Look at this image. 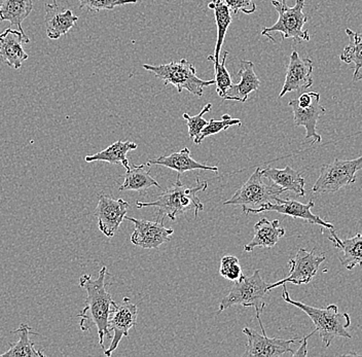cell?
Listing matches in <instances>:
<instances>
[{
    "instance_id": "obj_28",
    "label": "cell",
    "mask_w": 362,
    "mask_h": 357,
    "mask_svg": "<svg viewBox=\"0 0 362 357\" xmlns=\"http://www.w3.org/2000/svg\"><path fill=\"white\" fill-rule=\"evenodd\" d=\"M33 329L28 324L21 323L19 329L11 333L17 334L19 341L15 344H11L10 349L4 353L0 354V357H45L44 352L38 351L34 343L31 341L30 334Z\"/></svg>"
},
{
    "instance_id": "obj_13",
    "label": "cell",
    "mask_w": 362,
    "mask_h": 357,
    "mask_svg": "<svg viewBox=\"0 0 362 357\" xmlns=\"http://www.w3.org/2000/svg\"><path fill=\"white\" fill-rule=\"evenodd\" d=\"M127 221L134 223L131 242L144 250H158L162 244L171 241L174 230L165 227L164 221H149L127 216Z\"/></svg>"
},
{
    "instance_id": "obj_8",
    "label": "cell",
    "mask_w": 362,
    "mask_h": 357,
    "mask_svg": "<svg viewBox=\"0 0 362 357\" xmlns=\"http://www.w3.org/2000/svg\"><path fill=\"white\" fill-rule=\"evenodd\" d=\"M362 170V156L355 160H334L320 167V174L312 193H337L343 187L356 182V173Z\"/></svg>"
},
{
    "instance_id": "obj_30",
    "label": "cell",
    "mask_w": 362,
    "mask_h": 357,
    "mask_svg": "<svg viewBox=\"0 0 362 357\" xmlns=\"http://www.w3.org/2000/svg\"><path fill=\"white\" fill-rule=\"evenodd\" d=\"M241 119H234L230 115H223L221 121L211 119L208 122V125L201 131L200 134L194 139V144H202L204 139L212 135L217 134L223 130H228V128L234 127V126H241Z\"/></svg>"
},
{
    "instance_id": "obj_7",
    "label": "cell",
    "mask_w": 362,
    "mask_h": 357,
    "mask_svg": "<svg viewBox=\"0 0 362 357\" xmlns=\"http://www.w3.org/2000/svg\"><path fill=\"white\" fill-rule=\"evenodd\" d=\"M260 169H255L247 182L238 189L232 198L225 201L223 205L241 206L243 211L246 209H257L267 203L275 201L278 196L285 193L284 189L273 182L268 184L264 182Z\"/></svg>"
},
{
    "instance_id": "obj_26",
    "label": "cell",
    "mask_w": 362,
    "mask_h": 357,
    "mask_svg": "<svg viewBox=\"0 0 362 357\" xmlns=\"http://www.w3.org/2000/svg\"><path fill=\"white\" fill-rule=\"evenodd\" d=\"M124 182L119 185V191H134L142 194L151 187L160 189L157 180L151 176V169L146 165H134L127 169L124 175Z\"/></svg>"
},
{
    "instance_id": "obj_33",
    "label": "cell",
    "mask_w": 362,
    "mask_h": 357,
    "mask_svg": "<svg viewBox=\"0 0 362 357\" xmlns=\"http://www.w3.org/2000/svg\"><path fill=\"white\" fill-rule=\"evenodd\" d=\"M219 274L230 281L236 282L239 280L244 275L239 259L235 255H225L221 261Z\"/></svg>"
},
{
    "instance_id": "obj_34",
    "label": "cell",
    "mask_w": 362,
    "mask_h": 357,
    "mask_svg": "<svg viewBox=\"0 0 362 357\" xmlns=\"http://www.w3.org/2000/svg\"><path fill=\"white\" fill-rule=\"evenodd\" d=\"M212 108L211 103H207L204 106L203 110H201L200 114L197 115H189L187 114H183L182 117L187 122V128H189V137L194 140L200 134L201 131L203 130L206 126L208 125V122L204 119V115L207 114Z\"/></svg>"
},
{
    "instance_id": "obj_3",
    "label": "cell",
    "mask_w": 362,
    "mask_h": 357,
    "mask_svg": "<svg viewBox=\"0 0 362 357\" xmlns=\"http://www.w3.org/2000/svg\"><path fill=\"white\" fill-rule=\"evenodd\" d=\"M282 299L288 304L296 306V308L305 312L310 320L315 325L316 333L320 336L321 341L325 348L332 345L334 339L341 338L352 339V336L348 332V327L351 325L350 315L348 313H339V307L332 304L325 309L315 308L309 306L304 303L298 302L291 299L287 291L286 284H283Z\"/></svg>"
},
{
    "instance_id": "obj_20",
    "label": "cell",
    "mask_w": 362,
    "mask_h": 357,
    "mask_svg": "<svg viewBox=\"0 0 362 357\" xmlns=\"http://www.w3.org/2000/svg\"><path fill=\"white\" fill-rule=\"evenodd\" d=\"M146 165L147 167L153 166V165L167 167L172 170L177 171L178 174L192 170H208L215 173L218 172V167L208 166V165L202 164V163L192 159L191 151L187 148H182V150L169 156H162L158 159L148 160Z\"/></svg>"
},
{
    "instance_id": "obj_32",
    "label": "cell",
    "mask_w": 362,
    "mask_h": 357,
    "mask_svg": "<svg viewBox=\"0 0 362 357\" xmlns=\"http://www.w3.org/2000/svg\"><path fill=\"white\" fill-rule=\"evenodd\" d=\"M228 53L225 52L221 62L218 64L214 65L215 76L214 81L215 85H216V93L221 98H225L226 91L230 89L232 86V78L230 74H228V69H226V58H228Z\"/></svg>"
},
{
    "instance_id": "obj_29",
    "label": "cell",
    "mask_w": 362,
    "mask_h": 357,
    "mask_svg": "<svg viewBox=\"0 0 362 357\" xmlns=\"http://www.w3.org/2000/svg\"><path fill=\"white\" fill-rule=\"evenodd\" d=\"M345 31L349 37V45L344 49L339 59L346 64L354 63L353 81L362 80V74H361L362 69V33H355L349 28L346 29Z\"/></svg>"
},
{
    "instance_id": "obj_35",
    "label": "cell",
    "mask_w": 362,
    "mask_h": 357,
    "mask_svg": "<svg viewBox=\"0 0 362 357\" xmlns=\"http://www.w3.org/2000/svg\"><path fill=\"white\" fill-rule=\"evenodd\" d=\"M226 6L230 8V12L239 13L240 12L250 15L257 11V4L255 0H223Z\"/></svg>"
},
{
    "instance_id": "obj_2",
    "label": "cell",
    "mask_w": 362,
    "mask_h": 357,
    "mask_svg": "<svg viewBox=\"0 0 362 357\" xmlns=\"http://www.w3.org/2000/svg\"><path fill=\"white\" fill-rule=\"evenodd\" d=\"M181 174L177 173L176 182L166 191L158 197L157 200L151 202L136 203V206L142 209L146 207H155L157 209V221H164L165 218L175 221L180 214L194 210V218H198L199 212L204 210L203 203L199 199L198 193L205 192L208 187V182H201L196 178L194 187H187L181 182Z\"/></svg>"
},
{
    "instance_id": "obj_27",
    "label": "cell",
    "mask_w": 362,
    "mask_h": 357,
    "mask_svg": "<svg viewBox=\"0 0 362 357\" xmlns=\"http://www.w3.org/2000/svg\"><path fill=\"white\" fill-rule=\"evenodd\" d=\"M138 148L137 144L132 141H119L113 142L112 146H108L105 150L94 153V155L87 156L85 158L86 162H107L110 164H121L124 168H130V163H129L127 153L129 151H134Z\"/></svg>"
},
{
    "instance_id": "obj_5",
    "label": "cell",
    "mask_w": 362,
    "mask_h": 357,
    "mask_svg": "<svg viewBox=\"0 0 362 357\" xmlns=\"http://www.w3.org/2000/svg\"><path fill=\"white\" fill-rule=\"evenodd\" d=\"M305 4V0H296L294 6L291 8L287 6V0H273L272 4L277 11L279 17L273 26L262 29V35L266 36L273 42H276L271 35L274 33H281L282 40L291 38L296 44L309 42V31L304 29L308 22L307 15L304 13Z\"/></svg>"
},
{
    "instance_id": "obj_19",
    "label": "cell",
    "mask_w": 362,
    "mask_h": 357,
    "mask_svg": "<svg viewBox=\"0 0 362 357\" xmlns=\"http://www.w3.org/2000/svg\"><path fill=\"white\" fill-rule=\"evenodd\" d=\"M45 8V29L49 40H59L61 36L68 35L78 23V17L70 10H61L57 4H47Z\"/></svg>"
},
{
    "instance_id": "obj_23",
    "label": "cell",
    "mask_w": 362,
    "mask_h": 357,
    "mask_svg": "<svg viewBox=\"0 0 362 357\" xmlns=\"http://www.w3.org/2000/svg\"><path fill=\"white\" fill-rule=\"evenodd\" d=\"M330 234L328 239L334 243V247L343 252V257L339 259L341 266L347 270L362 266V232L348 239L339 238L334 230H330Z\"/></svg>"
},
{
    "instance_id": "obj_6",
    "label": "cell",
    "mask_w": 362,
    "mask_h": 357,
    "mask_svg": "<svg viewBox=\"0 0 362 357\" xmlns=\"http://www.w3.org/2000/svg\"><path fill=\"white\" fill-rule=\"evenodd\" d=\"M268 286L269 284L266 283L260 275V270H255L250 276L243 275L237 280L228 295L221 300L216 315L236 305H241L246 308H255L257 314L262 315L266 307Z\"/></svg>"
},
{
    "instance_id": "obj_24",
    "label": "cell",
    "mask_w": 362,
    "mask_h": 357,
    "mask_svg": "<svg viewBox=\"0 0 362 357\" xmlns=\"http://www.w3.org/2000/svg\"><path fill=\"white\" fill-rule=\"evenodd\" d=\"M208 8L214 11L215 22H216L217 26V40L216 46H215L214 56H208V60L211 61L214 65H216L219 63L221 47H223V42H225L228 27H230L233 22L232 12H230V8L226 6L223 0H211L208 4Z\"/></svg>"
},
{
    "instance_id": "obj_22",
    "label": "cell",
    "mask_w": 362,
    "mask_h": 357,
    "mask_svg": "<svg viewBox=\"0 0 362 357\" xmlns=\"http://www.w3.org/2000/svg\"><path fill=\"white\" fill-rule=\"evenodd\" d=\"M262 175L270 180L278 187H281L285 192H293L296 195L305 197V178L302 173L294 170L291 166H286L284 169L267 168L260 169Z\"/></svg>"
},
{
    "instance_id": "obj_14",
    "label": "cell",
    "mask_w": 362,
    "mask_h": 357,
    "mask_svg": "<svg viewBox=\"0 0 362 357\" xmlns=\"http://www.w3.org/2000/svg\"><path fill=\"white\" fill-rule=\"evenodd\" d=\"M129 207L130 205L124 199L117 200L105 194H101L95 210V216L98 219L99 230L108 238L115 236L126 218Z\"/></svg>"
},
{
    "instance_id": "obj_10",
    "label": "cell",
    "mask_w": 362,
    "mask_h": 357,
    "mask_svg": "<svg viewBox=\"0 0 362 357\" xmlns=\"http://www.w3.org/2000/svg\"><path fill=\"white\" fill-rule=\"evenodd\" d=\"M325 259L327 257L325 254L316 255L315 250L307 252L304 248H300L296 257L289 259L288 276L283 278L276 283L270 284L268 286L269 291L286 283H293L296 286L310 283L316 276L321 264Z\"/></svg>"
},
{
    "instance_id": "obj_12",
    "label": "cell",
    "mask_w": 362,
    "mask_h": 357,
    "mask_svg": "<svg viewBox=\"0 0 362 357\" xmlns=\"http://www.w3.org/2000/svg\"><path fill=\"white\" fill-rule=\"evenodd\" d=\"M137 306L132 304L129 298H124L121 304L115 303L107 325L110 336L112 333V343L110 348L104 351L105 356H112V352L119 347L123 336H128L129 331L137 323Z\"/></svg>"
},
{
    "instance_id": "obj_17",
    "label": "cell",
    "mask_w": 362,
    "mask_h": 357,
    "mask_svg": "<svg viewBox=\"0 0 362 357\" xmlns=\"http://www.w3.org/2000/svg\"><path fill=\"white\" fill-rule=\"evenodd\" d=\"M30 42L28 36L21 31L13 30L8 27L0 33V60L11 69H21L23 62L29 58L28 54L23 49V44Z\"/></svg>"
},
{
    "instance_id": "obj_4",
    "label": "cell",
    "mask_w": 362,
    "mask_h": 357,
    "mask_svg": "<svg viewBox=\"0 0 362 357\" xmlns=\"http://www.w3.org/2000/svg\"><path fill=\"white\" fill-rule=\"evenodd\" d=\"M147 71L153 72L158 78L164 81L165 86L172 85L180 93L187 90L192 95L202 97L204 88L215 85V81H203L197 76L196 67L185 59L172 61L162 65H142Z\"/></svg>"
},
{
    "instance_id": "obj_16",
    "label": "cell",
    "mask_w": 362,
    "mask_h": 357,
    "mask_svg": "<svg viewBox=\"0 0 362 357\" xmlns=\"http://www.w3.org/2000/svg\"><path fill=\"white\" fill-rule=\"evenodd\" d=\"M289 107L293 112L294 125L296 127H305V139H313L312 144H320L322 141L320 135L317 133V122L319 117L327 112L325 108L320 104V94L313 92L311 103L305 106H300L296 99L289 101Z\"/></svg>"
},
{
    "instance_id": "obj_15",
    "label": "cell",
    "mask_w": 362,
    "mask_h": 357,
    "mask_svg": "<svg viewBox=\"0 0 362 357\" xmlns=\"http://www.w3.org/2000/svg\"><path fill=\"white\" fill-rule=\"evenodd\" d=\"M314 65L310 58H300L298 52L293 51L289 58L284 85L279 94V98L284 97L287 93L302 92L313 86Z\"/></svg>"
},
{
    "instance_id": "obj_1",
    "label": "cell",
    "mask_w": 362,
    "mask_h": 357,
    "mask_svg": "<svg viewBox=\"0 0 362 357\" xmlns=\"http://www.w3.org/2000/svg\"><path fill=\"white\" fill-rule=\"evenodd\" d=\"M107 268L102 267L97 279H92L90 275H83L79 278V286L87 291L85 307L79 312L78 317L81 318L79 327L83 333H88L93 327H97L99 336V344L104 349V340L110 338L107 325L110 312L115 305L112 295L108 293L106 283Z\"/></svg>"
},
{
    "instance_id": "obj_31",
    "label": "cell",
    "mask_w": 362,
    "mask_h": 357,
    "mask_svg": "<svg viewBox=\"0 0 362 357\" xmlns=\"http://www.w3.org/2000/svg\"><path fill=\"white\" fill-rule=\"evenodd\" d=\"M79 8L88 12H101V11H112L117 6L124 4H137L138 0H78Z\"/></svg>"
},
{
    "instance_id": "obj_37",
    "label": "cell",
    "mask_w": 362,
    "mask_h": 357,
    "mask_svg": "<svg viewBox=\"0 0 362 357\" xmlns=\"http://www.w3.org/2000/svg\"><path fill=\"white\" fill-rule=\"evenodd\" d=\"M53 4H57V0H53Z\"/></svg>"
},
{
    "instance_id": "obj_11",
    "label": "cell",
    "mask_w": 362,
    "mask_h": 357,
    "mask_svg": "<svg viewBox=\"0 0 362 357\" xmlns=\"http://www.w3.org/2000/svg\"><path fill=\"white\" fill-rule=\"evenodd\" d=\"M314 206H315V203L313 200H310L307 204H303L298 201L291 200V199L281 200L278 197L275 202H269L257 209H246L243 212L245 214H259L264 211L278 212V213L284 214L291 218L304 219L311 225L320 226V227L327 228L328 230H334V226L332 223L323 221L320 216H316L312 212V208Z\"/></svg>"
},
{
    "instance_id": "obj_18",
    "label": "cell",
    "mask_w": 362,
    "mask_h": 357,
    "mask_svg": "<svg viewBox=\"0 0 362 357\" xmlns=\"http://www.w3.org/2000/svg\"><path fill=\"white\" fill-rule=\"evenodd\" d=\"M237 76L240 78L239 83H232L230 89L226 91L223 100L245 103L248 100L249 95L257 91L260 86L259 78L255 72L253 62L242 60Z\"/></svg>"
},
{
    "instance_id": "obj_25",
    "label": "cell",
    "mask_w": 362,
    "mask_h": 357,
    "mask_svg": "<svg viewBox=\"0 0 362 357\" xmlns=\"http://www.w3.org/2000/svg\"><path fill=\"white\" fill-rule=\"evenodd\" d=\"M33 10V0H0V22H10L11 28L16 26L25 35L22 23Z\"/></svg>"
},
{
    "instance_id": "obj_36",
    "label": "cell",
    "mask_w": 362,
    "mask_h": 357,
    "mask_svg": "<svg viewBox=\"0 0 362 357\" xmlns=\"http://www.w3.org/2000/svg\"><path fill=\"white\" fill-rule=\"evenodd\" d=\"M316 333V331L312 332L311 334L305 336V338L300 339V346L298 348V351L293 352V357H300L308 356V340Z\"/></svg>"
},
{
    "instance_id": "obj_9",
    "label": "cell",
    "mask_w": 362,
    "mask_h": 357,
    "mask_svg": "<svg viewBox=\"0 0 362 357\" xmlns=\"http://www.w3.org/2000/svg\"><path fill=\"white\" fill-rule=\"evenodd\" d=\"M257 320H259L260 329L262 334L257 333L255 329L244 327L243 334L247 336V345H246L245 357H280L291 354L293 356V350L291 349V345L300 342V338L285 339L269 338L266 334L264 324L260 320L259 314H257Z\"/></svg>"
},
{
    "instance_id": "obj_21",
    "label": "cell",
    "mask_w": 362,
    "mask_h": 357,
    "mask_svg": "<svg viewBox=\"0 0 362 357\" xmlns=\"http://www.w3.org/2000/svg\"><path fill=\"white\" fill-rule=\"evenodd\" d=\"M284 236L285 229L278 219L272 221L266 218L259 219L255 225V236L244 245V250L251 252L257 247L273 248Z\"/></svg>"
}]
</instances>
